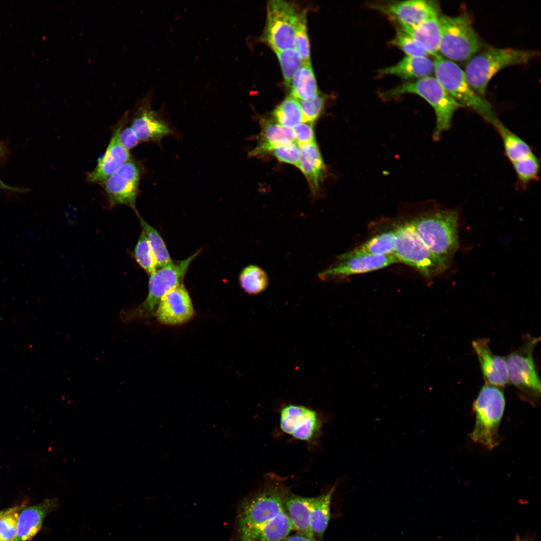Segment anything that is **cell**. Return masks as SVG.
Returning <instances> with one entry per match:
<instances>
[{
	"mask_svg": "<svg viewBox=\"0 0 541 541\" xmlns=\"http://www.w3.org/2000/svg\"><path fill=\"white\" fill-rule=\"evenodd\" d=\"M285 481L268 473L260 487L239 503L235 531L238 541H282L295 530L284 506Z\"/></svg>",
	"mask_w": 541,
	"mask_h": 541,
	"instance_id": "cell-1",
	"label": "cell"
},
{
	"mask_svg": "<svg viewBox=\"0 0 541 541\" xmlns=\"http://www.w3.org/2000/svg\"><path fill=\"white\" fill-rule=\"evenodd\" d=\"M408 223L427 247L450 265L459 247L457 211L441 210L426 213Z\"/></svg>",
	"mask_w": 541,
	"mask_h": 541,
	"instance_id": "cell-2",
	"label": "cell"
},
{
	"mask_svg": "<svg viewBox=\"0 0 541 541\" xmlns=\"http://www.w3.org/2000/svg\"><path fill=\"white\" fill-rule=\"evenodd\" d=\"M406 94L419 96L433 108L436 116L433 134L435 140L439 139L442 134L450 128L454 113L463 107L448 93L435 77L431 76L405 82L381 92L380 96L389 99Z\"/></svg>",
	"mask_w": 541,
	"mask_h": 541,
	"instance_id": "cell-3",
	"label": "cell"
},
{
	"mask_svg": "<svg viewBox=\"0 0 541 541\" xmlns=\"http://www.w3.org/2000/svg\"><path fill=\"white\" fill-rule=\"evenodd\" d=\"M537 54L533 50L489 48L471 57L464 73L473 89L484 98L489 81L498 71L507 66L526 63Z\"/></svg>",
	"mask_w": 541,
	"mask_h": 541,
	"instance_id": "cell-4",
	"label": "cell"
},
{
	"mask_svg": "<svg viewBox=\"0 0 541 541\" xmlns=\"http://www.w3.org/2000/svg\"><path fill=\"white\" fill-rule=\"evenodd\" d=\"M200 252L199 250L186 259L172 261L165 266L158 268L150 275L148 294L145 301L135 307L121 311V320L126 323L154 316L162 297L181 284L190 264Z\"/></svg>",
	"mask_w": 541,
	"mask_h": 541,
	"instance_id": "cell-5",
	"label": "cell"
},
{
	"mask_svg": "<svg viewBox=\"0 0 541 541\" xmlns=\"http://www.w3.org/2000/svg\"><path fill=\"white\" fill-rule=\"evenodd\" d=\"M505 401L498 387L485 384L473 404L475 422L470 434L472 441L489 449L499 444L498 429L504 413Z\"/></svg>",
	"mask_w": 541,
	"mask_h": 541,
	"instance_id": "cell-6",
	"label": "cell"
},
{
	"mask_svg": "<svg viewBox=\"0 0 541 541\" xmlns=\"http://www.w3.org/2000/svg\"><path fill=\"white\" fill-rule=\"evenodd\" d=\"M433 62L435 78L463 107L470 109L491 124L497 119L490 103L473 89L459 66L439 55L434 57Z\"/></svg>",
	"mask_w": 541,
	"mask_h": 541,
	"instance_id": "cell-7",
	"label": "cell"
},
{
	"mask_svg": "<svg viewBox=\"0 0 541 541\" xmlns=\"http://www.w3.org/2000/svg\"><path fill=\"white\" fill-rule=\"evenodd\" d=\"M441 38L439 51L451 61L469 60L480 49L482 42L473 27L469 16L439 17Z\"/></svg>",
	"mask_w": 541,
	"mask_h": 541,
	"instance_id": "cell-8",
	"label": "cell"
},
{
	"mask_svg": "<svg viewBox=\"0 0 541 541\" xmlns=\"http://www.w3.org/2000/svg\"><path fill=\"white\" fill-rule=\"evenodd\" d=\"M540 341L527 334L522 345L505 358L508 382L532 404L540 396V381L533 359V351Z\"/></svg>",
	"mask_w": 541,
	"mask_h": 541,
	"instance_id": "cell-9",
	"label": "cell"
},
{
	"mask_svg": "<svg viewBox=\"0 0 541 541\" xmlns=\"http://www.w3.org/2000/svg\"><path fill=\"white\" fill-rule=\"evenodd\" d=\"M395 232L394 253L400 262L412 266L428 278L442 274L449 267V264L427 247L408 222L400 226Z\"/></svg>",
	"mask_w": 541,
	"mask_h": 541,
	"instance_id": "cell-10",
	"label": "cell"
},
{
	"mask_svg": "<svg viewBox=\"0 0 541 541\" xmlns=\"http://www.w3.org/2000/svg\"><path fill=\"white\" fill-rule=\"evenodd\" d=\"M142 172L140 163L131 157L101 184L107 198L109 208L124 205L131 208L137 215L138 214L136 201L139 192Z\"/></svg>",
	"mask_w": 541,
	"mask_h": 541,
	"instance_id": "cell-11",
	"label": "cell"
},
{
	"mask_svg": "<svg viewBox=\"0 0 541 541\" xmlns=\"http://www.w3.org/2000/svg\"><path fill=\"white\" fill-rule=\"evenodd\" d=\"M298 15L293 5L287 2H268L265 39L274 52L294 47Z\"/></svg>",
	"mask_w": 541,
	"mask_h": 541,
	"instance_id": "cell-12",
	"label": "cell"
},
{
	"mask_svg": "<svg viewBox=\"0 0 541 541\" xmlns=\"http://www.w3.org/2000/svg\"><path fill=\"white\" fill-rule=\"evenodd\" d=\"M151 93H149L137 104L130 125L140 143L153 142L160 144L162 138L173 134V130L160 112L151 108Z\"/></svg>",
	"mask_w": 541,
	"mask_h": 541,
	"instance_id": "cell-13",
	"label": "cell"
},
{
	"mask_svg": "<svg viewBox=\"0 0 541 541\" xmlns=\"http://www.w3.org/2000/svg\"><path fill=\"white\" fill-rule=\"evenodd\" d=\"M280 413L281 430L297 439L310 442L322 428V422L318 414L308 407L288 404Z\"/></svg>",
	"mask_w": 541,
	"mask_h": 541,
	"instance_id": "cell-14",
	"label": "cell"
},
{
	"mask_svg": "<svg viewBox=\"0 0 541 541\" xmlns=\"http://www.w3.org/2000/svg\"><path fill=\"white\" fill-rule=\"evenodd\" d=\"M371 8L387 16L400 25L416 27L438 15V8L434 2L408 0L371 4Z\"/></svg>",
	"mask_w": 541,
	"mask_h": 541,
	"instance_id": "cell-15",
	"label": "cell"
},
{
	"mask_svg": "<svg viewBox=\"0 0 541 541\" xmlns=\"http://www.w3.org/2000/svg\"><path fill=\"white\" fill-rule=\"evenodd\" d=\"M129 116V113L126 112L113 127L105 153L99 159L95 168L87 175L89 182L102 184L131 158L129 151L123 146L119 139L120 132L128 121Z\"/></svg>",
	"mask_w": 541,
	"mask_h": 541,
	"instance_id": "cell-16",
	"label": "cell"
},
{
	"mask_svg": "<svg viewBox=\"0 0 541 541\" xmlns=\"http://www.w3.org/2000/svg\"><path fill=\"white\" fill-rule=\"evenodd\" d=\"M194 314L189 294L181 283L162 297L154 316L162 324L176 326L186 323Z\"/></svg>",
	"mask_w": 541,
	"mask_h": 541,
	"instance_id": "cell-17",
	"label": "cell"
},
{
	"mask_svg": "<svg viewBox=\"0 0 541 541\" xmlns=\"http://www.w3.org/2000/svg\"><path fill=\"white\" fill-rule=\"evenodd\" d=\"M400 262L394 253L379 255H366L338 260L335 264L322 271V280L341 279L351 275L365 273Z\"/></svg>",
	"mask_w": 541,
	"mask_h": 541,
	"instance_id": "cell-18",
	"label": "cell"
},
{
	"mask_svg": "<svg viewBox=\"0 0 541 541\" xmlns=\"http://www.w3.org/2000/svg\"><path fill=\"white\" fill-rule=\"evenodd\" d=\"M486 338L478 339L472 342L477 356L485 383L500 387L508 383L505 358L493 354Z\"/></svg>",
	"mask_w": 541,
	"mask_h": 541,
	"instance_id": "cell-19",
	"label": "cell"
},
{
	"mask_svg": "<svg viewBox=\"0 0 541 541\" xmlns=\"http://www.w3.org/2000/svg\"><path fill=\"white\" fill-rule=\"evenodd\" d=\"M58 499L47 498L40 503L24 508L20 512L14 541L30 540L42 527L45 516L59 506Z\"/></svg>",
	"mask_w": 541,
	"mask_h": 541,
	"instance_id": "cell-20",
	"label": "cell"
},
{
	"mask_svg": "<svg viewBox=\"0 0 541 541\" xmlns=\"http://www.w3.org/2000/svg\"><path fill=\"white\" fill-rule=\"evenodd\" d=\"M285 509L297 533L315 538L310 516L309 497L300 496L286 486L283 495Z\"/></svg>",
	"mask_w": 541,
	"mask_h": 541,
	"instance_id": "cell-21",
	"label": "cell"
},
{
	"mask_svg": "<svg viewBox=\"0 0 541 541\" xmlns=\"http://www.w3.org/2000/svg\"><path fill=\"white\" fill-rule=\"evenodd\" d=\"M400 30L407 34L428 55H438L441 38L439 16L433 17L416 27L400 25Z\"/></svg>",
	"mask_w": 541,
	"mask_h": 541,
	"instance_id": "cell-22",
	"label": "cell"
},
{
	"mask_svg": "<svg viewBox=\"0 0 541 541\" xmlns=\"http://www.w3.org/2000/svg\"><path fill=\"white\" fill-rule=\"evenodd\" d=\"M434 62L427 56H408L397 64L379 70L381 75H393L409 81L430 76L434 72Z\"/></svg>",
	"mask_w": 541,
	"mask_h": 541,
	"instance_id": "cell-23",
	"label": "cell"
},
{
	"mask_svg": "<svg viewBox=\"0 0 541 541\" xmlns=\"http://www.w3.org/2000/svg\"><path fill=\"white\" fill-rule=\"evenodd\" d=\"M301 158L298 167L307 178L313 194L320 189L326 168L316 142L300 146Z\"/></svg>",
	"mask_w": 541,
	"mask_h": 541,
	"instance_id": "cell-24",
	"label": "cell"
},
{
	"mask_svg": "<svg viewBox=\"0 0 541 541\" xmlns=\"http://www.w3.org/2000/svg\"><path fill=\"white\" fill-rule=\"evenodd\" d=\"M295 141L293 128L282 126L269 120L261 123V137L256 147L250 152L252 156H259L275 147Z\"/></svg>",
	"mask_w": 541,
	"mask_h": 541,
	"instance_id": "cell-25",
	"label": "cell"
},
{
	"mask_svg": "<svg viewBox=\"0 0 541 541\" xmlns=\"http://www.w3.org/2000/svg\"><path fill=\"white\" fill-rule=\"evenodd\" d=\"M396 232L387 231L379 233L353 249L338 256V260L366 255L393 253L395 251Z\"/></svg>",
	"mask_w": 541,
	"mask_h": 541,
	"instance_id": "cell-26",
	"label": "cell"
},
{
	"mask_svg": "<svg viewBox=\"0 0 541 541\" xmlns=\"http://www.w3.org/2000/svg\"><path fill=\"white\" fill-rule=\"evenodd\" d=\"M335 484L328 491L315 497H309L310 522L314 536L322 539L330 518V506Z\"/></svg>",
	"mask_w": 541,
	"mask_h": 541,
	"instance_id": "cell-27",
	"label": "cell"
},
{
	"mask_svg": "<svg viewBox=\"0 0 541 541\" xmlns=\"http://www.w3.org/2000/svg\"><path fill=\"white\" fill-rule=\"evenodd\" d=\"M290 89L291 97L296 100L309 99L319 92L311 63L302 65L294 76Z\"/></svg>",
	"mask_w": 541,
	"mask_h": 541,
	"instance_id": "cell-28",
	"label": "cell"
},
{
	"mask_svg": "<svg viewBox=\"0 0 541 541\" xmlns=\"http://www.w3.org/2000/svg\"><path fill=\"white\" fill-rule=\"evenodd\" d=\"M492 124L501 136L505 154L511 163L533 153L527 143L510 131L498 119Z\"/></svg>",
	"mask_w": 541,
	"mask_h": 541,
	"instance_id": "cell-29",
	"label": "cell"
},
{
	"mask_svg": "<svg viewBox=\"0 0 541 541\" xmlns=\"http://www.w3.org/2000/svg\"><path fill=\"white\" fill-rule=\"evenodd\" d=\"M137 216L142 227V231L145 234L149 243L157 263V268L170 263L172 260L165 243L159 233L146 222L139 214Z\"/></svg>",
	"mask_w": 541,
	"mask_h": 541,
	"instance_id": "cell-30",
	"label": "cell"
},
{
	"mask_svg": "<svg viewBox=\"0 0 541 541\" xmlns=\"http://www.w3.org/2000/svg\"><path fill=\"white\" fill-rule=\"evenodd\" d=\"M239 281L241 288L250 295H257L264 291L268 279L265 272L255 265H249L241 272Z\"/></svg>",
	"mask_w": 541,
	"mask_h": 541,
	"instance_id": "cell-31",
	"label": "cell"
},
{
	"mask_svg": "<svg viewBox=\"0 0 541 541\" xmlns=\"http://www.w3.org/2000/svg\"><path fill=\"white\" fill-rule=\"evenodd\" d=\"M278 124L294 128L302 122V115L297 100L291 96L284 99L273 111Z\"/></svg>",
	"mask_w": 541,
	"mask_h": 541,
	"instance_id": "cell-32",
	"label": "cell"
},
{
	"mask_svg": "<svg viewBox=\"0 0 541 541\" xmlns=\"http://www.w3.org/2000/svg\"><path fill=\"white\" fill-rule=\"evenodd\" d=\"M275 53L281 67L285 85L290 89L294 76L303 64L302 59L294 48Z\"/></svg>",
	"mask_w": 541,
	"mask_h": 541,
	"instance_id": "cell-33",
	"label": "cell"
},
{
	"mask_svg": "<svg viewBox=\"0 0 541 541\" xmlns=\"http://www.w3.org/2000/svg\"><path fill=\"white\" fill-rule=\"evenodd\" d=\"M294 48L300 55L303 64L311 63L306 11L298 15L295 26Z\"/></svg>",
	"mask_w": 541,
	"mask_h": 541,
	"instance_id": "cell-34",
	"label": "cell"
},
{
	"mask_svg": "<svg viewBox=\"0 0 541 541\" xmlns=\"http://www.w3.org/2000/svg\"><path fill=\"white\" fill-rule=\"evenodd\" d=\"M134 255L138 264L149 276L157 269L149 243L142 231L135 245Z\"/></svg>",
	"mask_w": 541,
	"mask_h": 541,
	"instance_id": "cell-35",
	"label": "cell"
},
{
	"mask_svg": "<svg viewBox=\"0 0 541 541\" xmlns=\"http://www.w3.org/2000/svg\"><path fill=\"white\" fill-rule=\"evenodd\" d=\"M518 181L522 185L536 179L539 165L537 157L532 153L526 157L512 163Z\"/></svg>",
	"mask_w": 541,
	"mask_h": 541,
	"instance_id": "cell-36",
	"label": "cell"
},
{
	"mask_svg": "<svg viewBox=\"0 0 541 541\" xmlns=\"http://www.w3.org/2000/svg\"><path fill=\"white\" fill-rule=\"evenodd\" d=\"M23 505L3 510L0 514V541H14L20 512Z\"/></svg>",
	"mask_w": 541,
	"mask_h": 541,
	"instance_id": "cell-37",
	"label": "cell"
},
{
	"mask_svg": "<svg viewBox=\"0 0 541 541\" xmlns=\"http://www.w3.org/2000/svg\"><path fill=\"white\" fill-rule=\"evenodd\" d=\"M297 101L302 112V122L313 123L323 111L325 99L324 95L318 92L309 99Z\"/></svg>",
	"mask_w": 541,
	"mask_h": 541,
	"instance_id": "cell-38",
	"label": "cell"
},
{
	"mask_svg": "<svg viewBox=\"0 0 541 541\" xmlns=\"http://www.w3.org/2000/svg\"><path fill=\"white\" fill-rule=\"evenodd\" d=\"M390 44L397 47L408 56L423 57L428 54L419 48L407 34L399 30Z\"/></svg>",
	"mask_w": 541,
	"mask_h": 541,
	"instance_id": "cell-39",
	"label": "cell"
},
{
	"mask_svg": "<svg viewBox=\"0 0 541 541\" xmlns=\"http://www.w3.org/2000/svg\"><path fill=\"white\" fill-rule=\"evenodd\" d=\"M270 152L281 162L293 164L297 167L299 164L301 155V149L295 142L275 147Z\"/></svg>",
	"mask_w": 541,
	"mask_h": 541,
	"instance_id": "cell-40",
	"label": "cell"
},
{
	"mask_svg": "<svg viewBox=\"0 0 541 541\" xmlns=\"http://www.w3.org/2000/svg\"><path fill=\"white\" fill-rule=\"evenodd\" d=\"M312 123L301 122L293 129L295 142L300 147L303 145L315 142Z\"/></svg>",
	"mask_w": 541,
	"mask_h": 541,
	"instance_id": "cell-41",
	"label": "cell"
},
{
	"mask_svg": "<svg viewBox=\"0 0 541 541\" xmlns=\"http://www.w3.org/2000/svg\"><path fill=\"white\" fill-rule=\"evenodd\" d=\"M128 122L120 132L119 139L123 146L129 151L140 142L131 126L127 125Z\"/></svg>",
	"mask_w": 541,
	"mask_h": 541,
	"instance_id": "cell-42",
	"label": "cell"
},
{
	"mask_svg": "<svg viewBox=\"0 0 541 541\" xmlns=\"http://www.w3.org/2000/svg\"><path fill=\"white\" fill-rule=\"evenodd\" d=\"M285 541H318L315 538H310L303 536L299 533L289 535L285 539Z\"/></svg>",
	"mask_w": 541,
	"mask_h": 541,
	"instance_id": "cell-43",
	"label": "cell"
},
{
	"mask_svg": "<svg viewBox=\"0 0 541 541\" xmlns=\"http://www.w3.org/2000/svg\"><path fill=\"white\" fill-rule=\"evenodd\" d=\"M0 189H5V190H11V191H18V192L24 191H25V189H20V188L14 187H12L11 186H9L8 185L5 184L1 179H0Z\"/></svg>",
	"mask_w": 541,
	"mask_h": 541,
	"instance_id": "cell-44",
	"label": "cell"
},
{
	"mask_svg": "<svg viewBox=\"0 0 541 541\" xmlns=\"http://www.w3.org/2000/svg\"><path fill=\"white\" fill-rule=\"evenodd\" d=\"M4 152V151L3 147H2L1 144H0V159L1 158L2 156L3 155Z\"/></svg>",
	"mask_w": 541,
	"mask_h": 541,
	"instance_id": "cell-45",
	"label": "cell"
},
{
	"mask_svg": "<svg viewBox=\"0 0 541 541\" xmlns=\"http://www.w3.org/2000/svg\"><path fill=\"white\" fill-rule=\"evenodd\" d=\"M3 510H0V514L3 512Z\"/></svg>",
	"mask_w": 541,
	"mask_h": 541,
	"instance_id": "cell-46",
	"label": "cell"
},
{
	"mask_svg": "<svg viewBox=\"0 0 541 541\" xmlns=\"http://www.w3.org/2000/svg\"><path fill=\"white\" fill-rule=\"evenodd\" d=\"M515 541H520V540H518V539H517L516 540H515Z\"/></svg>",
	"mask_w": 541,
	"mask_h": 541,
	"instance_id": "cell-47",
	"label": "cell"
},
{
	"mask_svg": "<svg viewBox=\"0 0 541 541\" xmlns=\"http://www.w3.org/2000/svg\"><path fill=\"white\" fill-rule=\"evenodd\" d=\"M282 541H285V539H284V540H282Z\"/></svg>",
	"mask_w": 541,
	"mask_h": 541,
	"instance_id": "cell-48",
	"label": "cell"
}]
</instances>
